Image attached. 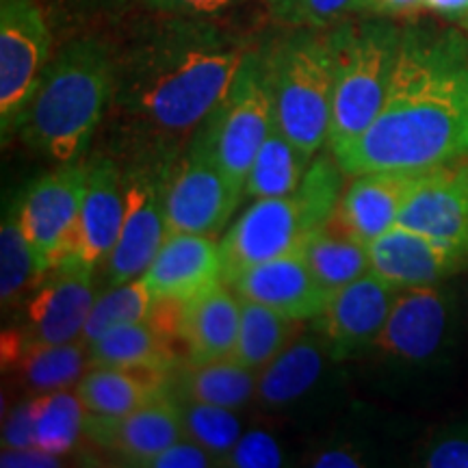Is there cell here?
I'll use <instances>...</instances> for the list:
<instances>
[{
  "label": "cell",
  "instance_id": "cell-4",
  "mask_svg": "<svg viewBox=\"0 0 468 468\" xmlns=\"http://www.w3.org/2000/svg\"><path fill=\"white\" fill-rule=\"evenodd\" d=\"M265 52L273 124L313 161L327 144L335 69L327 33L295 28Z\"/></svg>",
  "mask_w": 468,
  "mask_h": 468
},
{
  "label": "cell",
  "instance_id": "cell-3",
  "mask_svg": "<svg viewBox=\"0 0 468 468\" xmlns=\"http://www.w3.org/2000/svg\"><path fill=\"white\" fill-rule=\"evenodd\" d=\"M115 58L101 39L63 46L46 68L42 83L22 115L17 137L35 154L76 163L113 102Z\"/></svg>",
  "mask_w": 468,
  "mask_h": 468
},
{
  "label": "cell",
  "instance_id": "cell-40",
  "mask_svg": "<svg viewBox=\"0 0 468 468\" xmlns=\"http://www.w3.org/2000/svg\"><path fill=\"white\" fill-rule=\"evenodd\" d=\"M241 3L245 0H142L144 7L154 14L183 17H210Z\"/></svg>",
  "mask_w": 468,
  "mask_h": 468
},
{
  "label": "cell",
  "instance_id": "cell-11",
  "mask_svg": "<svg viewBox=\"0 0 468 468\" xmlns=\"http://www.w3.org/2000/svg\"><path fill=\"white\" fill-rule=\"evenodd\" d=\"M96 269L83 256H68L46 269L25 303L22 325L7 332L25 343L61 345L80 341L96 302Z\"/></svg>",
  "mask_w": 468,
  "mask_h": 468
},
{
  "label": "cell",
  "instance_id": "cell-22",
  "mask_svg": "<svg viewBox=\"0 0 468 468\" xmlns=\"http://www.w3.org/2000/svg\"><path fill=\"white\" fill-rule=\"evenodd\" d=\"M124 219V172L113 159L87 163V189L79 218V254L91 265L109 261Z\"/></svg>",
  "mask_w": 468,
  "mask_h": 468
},
{
  "label": "cell",
  "instance_id": "cell-15",
  "mask_svg": "<svg viewBox=\"0 0 468 468\" xmlns=\"http://www.w3.org/2000/svg\"><path fill=\"white\" fill-rule=\"evenodd\" d=\"M368 262L376 276L399 291L444 284L468 271L464 251L399 224L368 243Z\"/></svg>",
  "mask_w": 468,
  "mask_h": 468
},
{
  "label": "cell",
  "instance_id": "cell-23",
  "mask_svg": "<svg viewBox=\"0 0 468 468\" xmlns=\"http://www.w3.org/2000/svg\"><path fill=\"white\" fill-rule=\"evenodd\" d=\"M172 373L156 367H90L74 390L91 417H124L167 393Z\"/></svg>",
  "mask_w": 468,
  "mask_h": 468
},
{
  "label": "cell",
  "instance_id": "cell-34",
  "mask_svg": "<svg viewBox=\"0 0 468 468\" xmlns=\"http://www.w3.org/2000/svg\"><path fill=\"white\" fill-rule=\"evenodd\" d=\"M152 306H154V297L145 289L142 278L111 286L107 292H102L93 302V308L85 324L83 335H80V341L90 345L96 338L107 335V332L115 330V327L145 321L150 317Z\"/></svg>",
  "mask_w": 468,
  "mask_h": 468
},
{
  "label": "cell",
  "instance_id": "cell-12",
  "mask_svg": "<svg viewBox=\"0 0 468 468\" xmlns=\"http://www.w3.org/2000/svg\"><path fill=\"white\" fill-rule=\"evenodd\" d=\"M87 189V163H63L28 186L20 224L42 271L79 254V218Z\"/></svg>",
  "mask_w": 468,
  "mask_h": 468
},
{
  "label": "cell",
  "instance_id": "cell-1",
  "mask_svg": "<svg viewBox=\"0 0 468 468\" xmlns=\"http://www.w3.org/2000/svg\"><path fill=\"white\" fill-rule=\"evenodd\" d=\"M250 46L207 17L165 16L115 61V109L137 156L176 161L241 68Z\"/></svg>",
  "mask_w": 468,
  "mask_h": 468
},
{
  "label": "cell",
  "instance_id": "cell-29",
  "mask_svg": "<svg viewBox=\"0 0 468 468\" xmlns=\"http://www.w3.org/2000/svg\"><path fill=\"white\" fill-rule=\"evenodd\" d=\"M300 324L302 321L284 317L278 310L241 297V327L232 360L251 371H262L295 341Z\"/></svg>",
  "mask_w": 468,
  "mask_h": 468
},
{
  "label": "cell",
  "instance_id": "cell-30",
  "mask_svg": "<svg viewBox=\"0 0 468 468\" xmlns=\"http://www.w3.org/2000/svg\"><path fill=\"white\" fill-rule=\"evenodd\" d=\"M308 165L310 159H306L300 148L273 124L271 133L267 134L259 154L251 163L248 180H245V196L254 197V200L292 196Z\"/></svg>",
  "mask_w": 468,
  "mask_h": 468
},
{
  "label": "cell",
  "instance_id": "cell-9",
  "mask_svg": "<svg viewBox=\"0 0 468 468\" xmlns=\"http://www.w3.org/2000/svg\"><path fill=\"white\" fill-rule=\"evenodd\" d=\"M172 163L137 156L124 169V219L107 261L111 286L142 278L165 241V186Z\"/></svg>",
  "mask_w": 468,
  "mask_h": 468
},
{
  "label": "cell",
  "instance_id": "cell-5",
  "mask_svg": "<svg viewBox=\"0 0 468 468\" xmlns=\"http://www.w3.org/2000/svg\"><path fill=\"white\" fill-rule=\"evenodd\" d=\"M401 28L376 17L341 22L327 33L335 69L327 150H343L373 124L386 101L399 50Z\"/></svg>",
  "mask_w": 468,
  "mask_h": 468
},
{
  "label": "cell",
  "instance_id": "cell-45",
  "mask_svg": "<svg viewBox=\"0 0 468 468\" xmlns=\"http://www.w3.org/2000/svg\"><path fill=\"white\" fill-rule=\"evenodd\" d=\"M313 466H321V468H354V466H365V462L356 452H349L345 447H335V449H325L321 452L317 458L310 462Z\"/></svg>",
  "mask_w": 468,
  "mask_h": 468
},
{
  "label": "cell",
  "instance_id": "cell-41",
  "mask_svg": "<svg viewBox=\"0 0 468 468\" xmlns=\"http://www.w3.org/2000/svg\"><path fill=\"white\" fill-rule=\"evenodd\" d=\"M218 466V462L210 458L208 452H204L200 444H196L189 438H180L165 452L154 455L145 468H208Z\"/></svg>",
  "mask_w": 468,
  "mask_h": 468
},
{
  "label": "cell",
  "instance_id": "cell-14",
  "mask_svg": "<svg viewBox=\"0 0 468 468\" xmlns=\"http://www.w3.org/2000/svg\"><path fill=\"white\" fill-rule=\"evenodd\" d=\"M399 289L367 271L332 295L317 327L332 360H349L368 354L388 319Z\"/></svg>",
  "mask_w": 468,
  "mask_h": 468
},
{
  "label": "cell",
  "instance_id": "cell-24",
  "mask_svg": "<svg viewBox=\"0 0 468 468\" xmlns=\"http://www.w3.org/2000/svg\"><path fill=\"white\" fill-rule=\"evenodd\" d=\"M3 367L20 378L35 395L72 388L87 371V345L83 341L61 345L25 343L3 332Z\"/></svg>",
  "mask_w": 468,
  "mask_h": 468
},
{
  "label": "cell",
  "instance_id": "cell-20",
  "mask_svg": "<svg viewBox=\"0 0 468 468\" xmlns=\"http://www.w3.org/2000/svg\"><path fill=\"white\" fill-rule=\"evenodd\" d=\"M142 282L154 300H191L221 280L219 243L204 234H167Z\"/></svg>",
  "mask_w": 468,
  "mask_h": 468
},
{
  "label": "cell",
  "instance_id": "cell-35",
  "mask_svg": "<svg viewBox=\"0 0 468 468\" xmlns=\"http://www.w3.org/2000/svg\"><path fill=\"white\" fill-rule=\"evenodd\" d=\"M345 176L347 174L343 172V167L338 165L336 156L330 150L310 161L300 186L292 193L297 202H300L302 215L306 219L310 234L335 218L345 191Z\"/></svg>",
  "mask_w": 468,
  "mask_h": 468
},
{
  "label": "cell",
  "instance_id": "cell-39",
  "mask_svg": "<svg viewBox=\"0 0 468 468\" xmlns=\"http://www.w3.org/2000/svg\"><path fill=\"white\" fill-rule=\"evenodd\" d=\"M37 447V423H35V399L11 408L3 425V449Z\"/></svg>",
  "mask_w": 468,
  "mask_h": 468
},
{
  "label": "cell",
  "instance_id": "cell-2",
  "mask_svg": "<svg viewBox=\"0 0 468 468\" xmlns=\"http://www.w3.org/2000/svg\"><path fill=\"white\" fill-rule=\"evenodd\" d=\"M335 156L349 178L468 159V35L420 25L401 28L382 109Z\"/></svg>",
  "mask_w": 468,
  "mask_h": 468
},
{
  "label": "cell",
  "instance_id": "cell-28",
  "mask_svg": "<svg viewBox=\"0 0 468 468\" xmlns=\"http://www.w3.org/2000/svg\"><path fill=\"white\" fill-rule=\"evenodd\" d=\"M300 251L321 284L336 292L371 271L368 245L343 230L335 219L308 234Z\"/></svg>",
  "mask_w": 468,
  "mask_h": 468
},
{
  "label": "cell",
  "instance_id": "cell-46",
  "mask_svg": "<svg viewBox=\"0 0 468 468\" xmlns=\"http://www.w3.org/2000/svg\"><path fill=\"white\" fill-rule=\"evenodd\" d=\"M462 310H464V321H466V327H468V282H466V289H464V300H462Z\"/></svg>",
  "mask_w": 468,
  "mask_h": 468
},
{
  "label": "cell",
  "instance_id": "cell-38",
  "mask_svg": "<svg viewBox=\"0 0 468 468\" xmlns=\"http://www.w3.org/2000/svg\"><path fill=\"white\" fill-rule=\"evenodd\" d=\"M284 464V455L276 438L265 431H248L228 455L226 466L234 468H276Z\"/></svg>",
  "mask_w": 468,
  "mask_h": 468
},
{
  "label": "cell",
  "instance_id": "cell-21",
  "mask_svg": "<svg viewBox=\"0 0 468 468\" xmlns=\"http://www.w3.org/2000/svg\"><path fill=\"white\" fill-rule=\"evenodd\" d=\"M241 327V297L230 284L218 282L183 302L186 362L207 365L232 358Z\"/></svg>",
  "mask_w": 468,
  "mask_h": 468
},
{
  "label": "cell",
  "instance_id": "cell-7",
  "mask_svg": "<svg viewBox=\"0 0 468 468\" xmlns=\"http://www.w3.org/2000/svg\"><path fill=\"white\" fill-rule=\"evenodd\" d=\"M271 128L273 104L265 52L250 48L226 96L193 139L208 150L232 185L245 193L251 163Z\"/></svg>",
  "mask_w": 468,
  "mask_h": 468
},
{
  "label": "cell",
  "instance_id": "cell-17",
  "mask_svg": "<svg viewBox=\"0 0 468 468\" xmlns=\"http://www.w3.org/2000/svg\"><path fill=\"white\" fill-rule=\"evenodd\" d=\"M427 169H373L351 176L335 219L345 232L362 243L376 241L397 226L401 210L423 180Z\"/></svg>",
  "mask_w": 468,
  "mask_h": 468
},
{
  "label": "cell",
  "instance_id": "cell-31",
  "mask_svg": "<svg viewBox=\"0 0 468 468\" xmlns=\"http://www.w3.org/2000/svg\"><path fill=\"white\" fill-rule=\"evenodd\" d=\"M44 276L37 256L20 224L17 200L11 204L0 226V302L14 308Z\"/></svg>",
  "mask_w": 468,
  "mask_h": 468
},
{
  "label": "cell",
  "instance_id": "cell-43",
  "mask_svg": "<svg viewBox=\"0 0 468 468\" xmlns=\"http://www.w3.org/2000/svg\"><path fill=\"white\" fill-rule=\"evenodd\" d=\"M423 9V0H358L356 14H368L373 17L410 16Z\"/></svg>",
  "mask_w": 468,
  "mask_h": 468
},
{
  "label": "cell",
  "instance_id": "cell-13",
  "mask_svg": "<svg viewBox=\"0 0 468 468\" xmlns=\"http://www.w3.org/2000/svg\"><path fill=\"white\" fill-rule=\"evenodd\" d=\"M308 226L295 196L259 197L219 241L221 280H234L261 262L300 251Z\"/></svg>",
  "mask_w": 468,
  "mask_h": 468
},
{
  "label": "cell",
  "instance_id": "cell-37",
  "mask_svg": "<svg viewBox=\"0 0 468 468\" xmlns=\"http://www.w3.org/2000/svg\"><path fill=\"white\" fill-rule=\"evenodd\" d=\"M419 464L427 468H468V417L442 425L420 447Z\"/></svg>",
  "mask_w": 468,
  "mask_h": 468
},
{
  "label": "cell",
  "instance_id": "cell-6",
  "mask_svg": "<svg viewBox=\"0 0 468 468\" xmlns=\"http://www.w3.org/2000/svg\"><path fill=\"white\" fill-rule=\"evenodd\" d=\"M444 284L399 291L378 341L368 349L386 371L410 379L452 365L464 310Z\"/></svg>",
  "mask_w": 468,
  "mask_h": 468
},
{
  "label": "cell",
  "instance_id": "cell-36",
  "mask_svg": "<svg viewBox=\"0 0 468 468\" xmlns=\"http://www.w3.org/2000/svg\"><path fill=\"white\" fill-rule=\"evenodd\" d=\"M358 0H267L273 17L295 28H324L356 14Z\"/></svg>",
  "mask_w": 468,
  "mask_h": 468
},
{
  "label": "cell",
  "instance_id": "cell-18",
  "mask_svg": "<svg viewBox=\"0 0 468 468\" xmlns=\"http://www.w3.org/2000/svg\"><path fill=\"white\" fill-rule=\"evenodd\" d=\"M397 224L468 254V159L427 169Z\"/></svg>",
  "mask_w": 468,
  "mask_h": 468
},
{
  "label": "cell",
  "instance_id": "cell-44",
  "mask_svg": "<svg viewBox=\"0 0 468 468\" xmlns=\"http://www.w3.org/2000/svg\"><path fill=\"white\" fill-rule=\"evenodd\" d=\"M423 9L468 28V0H423Z\"/></svg>",
  "mask_w": 468,
  "mask_h": 468
},
{
  "label": "cell",
  "instance_id": "cell-32",
  "mask_svg": "<svg viewBox=\"0 0 468 468\" xmlns=\"http://www.w3.org/2000/svg\"><path fill=\"white\" fill-rule=\"evenodd\" d=\"M85 406L76 390L63 388L35 397L37 447L66 455L85 436Z\"/></svg>",
  "mask_w": 468,
  "mask_h": 468
},
{
  "label": "cell",
  "instance_id": "cell-25",
  "mask_svg": "<svg viewBox=\"0 0 468 468\" xmlns=\"http://www.w3.org/2000/svg\"><path fill=\"white\" fill-rule=\"evenodd\" d=\"M186 362L185 347L150 319L128 324L87 345L90 367H156L174 371Z\"/></svg>",
  "mask_w": 468,
  "mask_h": 468
},
{
  "label": "cell",
  "instance_id": "cell-16",
  "mask_svg": "<svg viewBox=\"0 0 468 468\" xmlns=\"http://www.w3.org/2000/svg\"><path fill=\"white\" fill-rule=\"evenodd\" d=\"M85 436L107 449L122 464L142 466L183 436L178 403L172 390L144 403L124 417H85Z\"/></svg>",
  "mask_w": 468,
  "mask_h": 468
},
{
  "label": "cell",
  "instance_id": "cell-10",
  "mask_svg": "<svg viewBox=\"0 0 468 468\" xmlns=\"http://www.w3.org/2000/svg\"><path fill=\"white\" fill-rule=\"evenodd\" d=\"M245 193L232 185L200 142L191 139L172 163L165 186L167 234L189 232L218 237Z\"/></svg>",
  "mask_w": 468,
  "mask_h": 468
},
{
  "label": "cell",
  "instance_id": "cell-33",
  "mask_svg": "<svg viewBox=\"0 0 468 468\" xmlns=\"http://www.w3.org/2000/svg\"><path fill=\"white\" fill-rule=\"evenodd\" d=\"M176 403L183 423V436L200 444L218 462V466H226L228 455L241 438V423L234 417V410L180 397H176Z\"/></svg>",
  "mask_w": 468,
  "mask_h": 468
},
{
  "label": "cell",
  "instance_id": "cell-27",
  "mask_svg": "<svg viewBox=\"0 0 468 468\" xmlns=\"http://www.w3.org/2000/svg\"><path fill=\"white\" fill-rule=\"evenodd\" d=\"M256 386H259L256 371L228 358L207 365L183 362L174 368L169 390L180 399L239 410L256 395Z\"/></svg>",
  "mask_w": 468,
  "mask_h": 468
},
{
  "label": "cell",
  "instance_id": "cell-42",
  "mask_svg": "<svg viewBox=\"0 0 468 468\" xmlns=\"http://www.w3.org/2000/svg\"><path fill=\"white\" fill-rule=\"evenodd\" d=\"M58 464H61V455L39 447L3 449L0 453V466L5 468H55Z\"/></svg>",
  "mask_w": 468,
  "mask_h": 468
},
{
  "label": "cell",
  "instance_id": "cell-19",
  "mask_svg": "<svg viewBox=\"0 0 468 468\" xmlns=\"http://www.w3.org/2000/svg\"><path fill=\"white\" fill-rule=\"evenodd\" d=\"M230 286L245 300L295 321H314L335 295L319 282L302 251L250 267Z\"/></svg>",
  "mask_w": 468,
  "mask_h": 468
},
{
  "label": "cell",
  "instance_id": "cell-26",
  "mask_svg": "<svg viewBox=\"0 0 468 468\" xmlns=\"http://www.w3.org/2000/svg\"><path fill=\"white\" fill-rule=\"evenodd\" d=\"M327 356L330 349L321 335L317 338H295L282 354L262 368L256 397L269 410L286 408L300 401L319 384Z\"/></svg>",
  "mask_w": 468,
  "mask_h": 468
},
{
  "label": "cell",
  "instance_id": "cell-8",
  "mask_svg": "<svg viewBox=\"0 0 468 468\" xmlns=\"http://www.w3.org/2000/svg\"><path fill=\"white\" fill-rule=\"evenodd\" d=\"M52 35L35 0H0V131L16 137L50 63Z\"/></svg>",
  "mask_w": 468,
  "mask_h": 468
}]
</instances>
